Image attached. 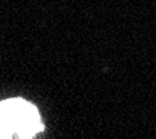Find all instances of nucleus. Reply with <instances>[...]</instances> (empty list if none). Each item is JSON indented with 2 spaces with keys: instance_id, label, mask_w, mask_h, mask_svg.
Here are the masks:
<instances>
[{
  "instance_id": "obj_1",
  "label": "nucleus",
  "mask_w": 156,
  "mask_h": 139,
  "mask_svg": "<svg viewBox=\"0 0 156 139\" xmlns=\"http://www.w3.org/2000/svg\"><path fill=\"white\" fill-rule=\"evenodd\" d=\"M0 128L16 132L20 139H31L42 130L36 109L24 100H6L0 103Z\"/></svg>"
},
{
  "instance_id": "obj_2",
  "label": "nucleus",
  "mask_w": 156,
  "mask_h": 139,
  "mask_svg": "<svg viewBox=\"0 0 156 139\" xmlns=\"http://www.w3.org/2000/svg\"><path fill=\"white\" fill-rule=\"evenodd\" d=\"M0 139H11V134L0 128Z\"/></svg>"
}]
</instances>
